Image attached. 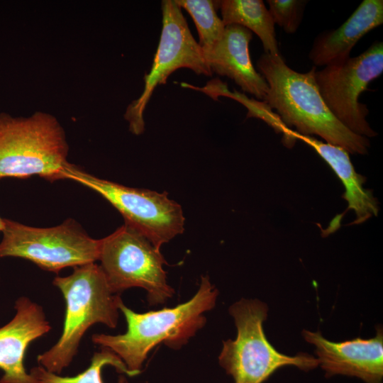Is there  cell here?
Instances as JSON below:
<instances>
[{"label": "cell", "instance_id": "1", "mask_svg": "<svg viewBox=\"0 0 383 383\" xmlns=\"http://www.w3.org/2000/svg\"><path fill=\"white\" fill-rule=\"evenodd\" d=\"M257 67L269 87L262 102L277 111L287 128L294 127L303 135H318L348 153L367 152L368 138L349 130L327 107L316 82L315 66L307 72H298L286 64L281 55L265 52Z\"/></svg>", "mask_w": 383, "mask_h": 383}, {"label": "cell", "instance_id": "2", "mask_svg": "<svg viewBox=\"0 0 383 383\" xmlns=\"http://www.w3.org/2000/svg\"><path fill=\"white\" fill-rule=\"evenodd\" d=\"M218 290L207 276L201 277L198 291L188 301L172 308L136 313L122 301L119 310L123 313L127 330L118 335L96 333L94 344L118 355L135 376L140 373L150 351L161 343L178 348L186 343L201 328L204 315L216 304Z\"/></svg>", "mask_w": 383, "mask_h": 383}, {"label": "cell", "instance_id": "3", "mask_svg": "<svg viewBox=\"0 0 383 383\" xmlns=\"http://www.w3.org/2000/svg\"><path fill=\"white\" fill-rule=\"evenodd\" d=\"M65 301L62 332L57 342L37 357L40 366L60 374L77 355L80 341L94 324L103 323L114 328L118 324L119 294L113 293L100 267L95 262L74 267L66 277L52 282Z\"/></svg>", "mask_w": 383, "mask_h": 383}, {"label": "cell", "instance_id": "4", "mask_svg": "<svg viewBox=\"0 0 383 383\" xmlns=\"http://www.w3.org/2000/svg\"><path fill=\"white\" fill-rule=\"evenodd\" d=\"M68 150L65 132L53 115L0 113V179L38 175L49 181L64 179Z\"/></svg>", "mask_w": 383, "mask_h": 383}, {"label": "cell", "instance_id": "5", "mask_svg": "<svg viewBox=\"0 0 383 383\" xmlns=\"http://www.w3.org/2000/svg\"><path fill=\"white\" fill-rule=\"evenodd\" d=\"M237 328L234 340L223 342L220 365L235 383H262L279 368L293 365L309 370L319 365L318 360L301 353L288 356L268 341L263 331L267 306L257 299H241L229 309Z\"/></svg>", "mask_w": 383, "mask_h": 383}, {"label": "cell", "instance_id": "6", "mask_svg": "<svg viewBox=\"0 0 383 383\" xmlns=\"http://www.w3.org/2000/svg\"><path fill=\"white\" fill-rule=\"evenodd\" d=\"M63 177L100 194L123 216L126 224L159 250L184 230L182 209L166 192L126 187L91 175L70 163L65 169Z\"/></svg>", "mask_w": 383, "mask_h": 383}, {"label": "cell", "instance_id": "7", "mask_svg": "<svg viewBox=\"0 0 383 383\" xmlns=\"http://www.w3.org/2000/svg\"><path fill=\"white\" fill-rule=\"evenodd\" d=\"M98 260L115 294L140 287L147 292L149 303L157 304L165 303L174 293L167 284L163 269L167 262L160 250L126 223L100 239Z\"/></svg>", "mask_w": 383, "mask_h": 383}, {"label": "cell", "instance_id": "8", "mask_svg": "<svg viewBox=\"0 0 383 383\" xmlns=\"http://www.w3.org/2000/svg\"><path fill=\"white\" fill-rule=\"evenodd\" d=\"M4 223L0 258H23L52 272L99 259L100 240L90 237L73 219L50 228L32 227L7 218Z\"/></svg>", "mask_w": 383, "mask_h": 383}, {"label": "cell", "instance_id": "9", "mask_svg": "<svg viewBox=\"0 0 383 383\" xmlns=\"http://www.w3.org/2000/svg\"><path fill=\"white\" fill-rule=\"evenodd\" d=\"M162 26L158 48L151 69L144 76L145 86L139 98L127 107L124 118L129 131L139 135L145 130L144 111L155 89L179 68H189L197 74L211 76L202 49L192 35L181 8L175 1H162Z\"/></svg>", "mask_w": 383, "mask_h": 383}, {"label": "cell", "instance_id": "10", "mask_svg": "<svg viewBox=\"0 0 383 383\" xmlns=\"http://www.w3.org/2000/svg\"><path fill=\"white\" fill-rule=\"evenodd\" d=\"M383 72V43L375 42L354 57L316 70L320 94L331 112L349 130L366 138L376 132L366 117L369 110L359 102L360 94Z\"/></svg>", "mask_w": 383, "mask_h": 383}, {"label": "cell", "instance_id": "11", "mask_svg": "<svg viewBox=\"0 0 383 383\" xmlns=\"http://www.w3.org/2000/svg\"><path fill=\"white\" fill-rule=\"evenodd\" d=\"M305 340L316 346L319 365L326 375L357 377L366 383H382L383 377V335L378 329L375 337L356 338L332 342L321 333L304 330Z\"/></svg>", "mask_w": 383, "mask_h": 383}, {"label": "cell", "instance_id": "12", "mask_svg": "<svg viewBox=\"0 0 383 383\" xmlns=\"http://www.w3.org/2000/svg\"><path fill=\"white\" fill-rule=\"evenodd\" d=\"M16 313L0 328V383H37L24 366L29 345L51 329L43 307L26 296L15 302Z\"/></svg>", "mask_w": 383, "mask_h": 383}, {"label": "cell", "instance_id": "13", "mask_svg": "<svg viewBox=\"0 0 383 383\" xmlns=\"http://www.w3.org/2000/svg\"><path fill=\"white\" fill-rule=\"evenodd\" d=\"M252 38V33L243 26H226L221 40L204 57L211 72L231 79L245 92L263 101L269 87L252 63L249 52Z\"/></svg>", "mask_w": 383, "mask_h": 383}, {"label": "cell", "instance_id": "14", "mask_svg": "<svg viewBox=\"0 0 383 383\" xmlns=\"http://www.w3.org/2000/svg\"><path fill=\"white\" fill-rule=\"evenodd\" d=\"M383 23V1L364 0L335 30L323 32L314 40L309 58L316 66H326L350 57L355 44Z\"/></svg>", "mask_w": 383, "mask_h": 383}, {"label": "cell", "instance_id": "15", "mask_svg": "<svg viewBox=\"0 0 383 383\" xmlns=\"http://www.w3.org/2000/svg\"><path fill=\"white\" fill-rule=\"evenodd\" d=\"M287 136L292 143L299 139L310 145L334 171L345 188L343 197L348 202V209L355 213V223H362L377 215L378 202L372 192L364 187L366 179L356 172L346 150L291 129H288Z\"/></svg>", "mask_w": 383, "mask_h": 383}, {"label": "cell", "instance_id": "16", "mask_svg": "<svg viewBox=\"0 0 383 383\" xmlns=\"http://www.w3.org/2000/svg\"><path fill=\"white\" fill-rule=\"evenodd\" d=\"M225 26L236 24L255 33L260 39L265 52L280 55L274 23L262 0L216 1Z\"/></svg>", "mask_w": 383, "mask_h": 383}, {"label": "cell", "instance_id": "17", "mask_svg": "<svg viewBox=\"0 0 383 383\" xmlns=\"http://www.w3.org/2000/svg\"><path fill=\"white\" fill-rule=\"evenodd\" d=\"M106 365L113 366L118 372L130 377L135 376L118 355L104 348L101 351L94 353L89 366L75 376H60L48 372L40 365L31 368L29 373L37 383H104L101 372ZM118 383L127 382L123 377H121Z\"/></svg>", "mask_w": 383, "mask_h": 383}, {"label": "cell", "instance_id": "18", "mask_svg": "<svg viewBox=\"0 0 383 383\" xmlns=\"http://www.w3.org/2000/svg\"><path fill=\"white\" fill-rule=\"evenodd\" d=\"M184 9L196 25L204 55L209 52L222 38L226 26L216 13V2L211 0H175Z\"/></svg>", "mask_w": 383, "mask_h": 383}, {"label": "cell", "instance_id": "19", "mask_svg": "<svg viewBox=\"0 0 383 383\" xmlns=\"http://www.w3.org/2000/svg\"><path fill=\"white\" fill-rule=\"evenodd\" d=\"M267 2L274 23L287 33H294L301 22L307 1L267 0Z\"/></svg>", "mask_w": 383, "mask_h": 383}, {"label": "cell", "instance_id": "20", "mask_svg": "<svg viewBox=\"0 0 383 383\" xmlns=\"http://www.w3.org/2000/svg\"><path fill=\"white\" fill-rule=\"evenodd\" d=\"M5 226L4 218L0 217V232H2Z\"/></svg>", "mask_w": 383, "mask_h": 383}]
</instances>
